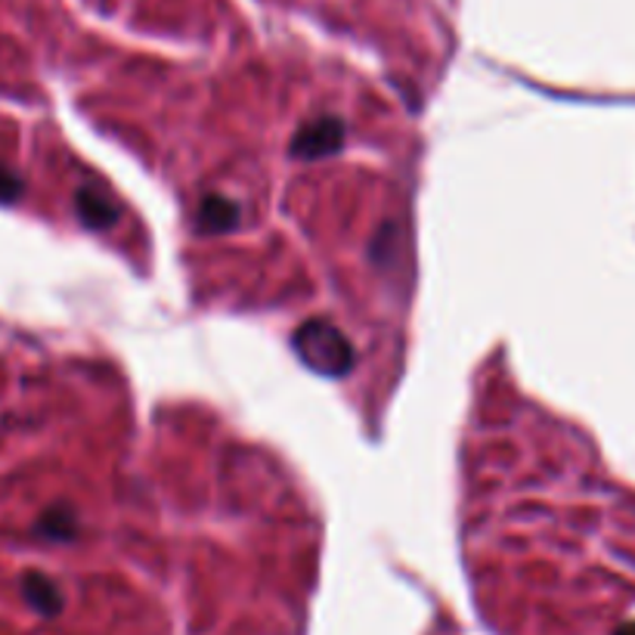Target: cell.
<instances>
[{
	"mask_svg": "<svg viewBox=\"0 0 635 635\" xmlns=\"http://www.w3.org/2000/svg\"><path fill=\"white\" fill-rule=\"evenodd\" d=\"M22 184L16 180V174H10L7 167H0V202H10L20 196Z\"/></svg>",
	"mask_w": 635,
	"mask_h": 635,
	"instance_id": "7a4b0ae2",
	"label": "cell"
},
{
	"mask_svg": "<svg viewBox=\"0 0 635 635\" xmlns=\"http://www.w3.org/2000/svg\"><path fill=\"white\" fill-rule=\"evenodd\" d=\"M25 586V598L41 611V614H57L60 611V595H57V586L41 574H28L22 580Z\"/></svg>",
	"mask_w": 635,
	"mask_h": 635,
	"instance_id": "6da1fadb",
	"label": "cell"
}]
</instances>
